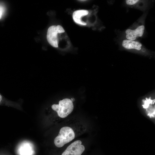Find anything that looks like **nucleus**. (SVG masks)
<instances>
[{"instance_id":"nucleus-10","label":"nucleus","mask_w":155,"mask_h":155,"mask_svg":"<svg viewBox=\"0 0 155 155\" xmlns=\"http://www.w3.org/2000/svg\"><path fill=\"white\" fill-rule=\"evenodd\" d=\"M2 16V13L1 11L0 10V19H1V18Z\"/></svg>"},{"instance_id":"nucleus-6","label":"nucleus","mask_w":155,"mask_h":155,"mask_svg":"<svg viewBox=\"0 0 155 155\" xmlns=\"http://www.w3.org/2000/svg\"><path fill=\"white\" fill-rule=\"evenodd\" d=\"M143 108L146 109L148 115L150 117L154 116L155 100L152 99L151 97L146 98L143 100Z\"/></svg>"},{"instance_id":"nucleus-5","label":"nucleus","mask_w":155,"mask_h":155,"mask_svg":"<svg viewBox=\"0 0 155 155\" xmlns=\"http://www.w3.org/2000/svg\"><path fill=\"white\" fill-rule=\"evenodd\" d=\"M144 26L142 25L139 26L135 30H127L125 31L127 39L129 40H134L137 37L142 36L144 33Z\"/></svg>"},{"instance_id":"nucleus-11","label":"nucleus","mask_w":155,"mask_h":155,"mask_svg":"<svg viewBox=\"0 0 155 155\" xmlns=\"http://www.w3.org/2000/svg\"><path fill=\"white\" fill-rule=\"evenodd\" d=\"M71 100L73 102L75 100V99L73 98H72L71 99Z\"/></svg>"},{"instance_id":"nucleus-3","label":"nucleus","mask_w":155,"mask_h":155,"mask_svg":"<svg viewBox=\"0 0 155 155\" xmlns=\"http://www.w3.org/2000/svg\"><path fill=\"white\" fill-rule=\"evenodd\" d=\"M65 30L60 25L52 26L48 28L46 38L49 43L53 47H58L57 34L63 33Z\"/></svg>"},{"instance_id":"nucleus-7","label":"nucleus","mask_w":155,"mask_h":155,"mask_svg":"<svg viewBox=\"0 0 155 155\" xmlns=\"http://www.w3.org/2000/svg\"><path fill=\"white\" fill-rule=\"evenodd\" d=\"M88 11L86 10H79L74 11L73 13V18L74 21L77 24L85 25L86 23L82 20V17L87 15Z\"/></svg>"},{"instance_id":"nucleus-4","label":"nucleus","mask_w":155,"mask_h":155,"mask_svg":"<svg viewBox=\"0 0 155 155\" xmlns=\"http://www.w3.org/2000/svg\"><path fill=\"white\" fill-rule=\"evenodd\" d=\"M80 140H76L70 144L61 155H81L85 150V147Z\"/></svg>"},{"instance_id":"nucleus-2","label":"nucleus","mask_w":155,"mask_h":155,"mask_svg":"<svg viewBox=\"0 0 155 155\" xmlns=\"http://www.w3.org/2000/svg\"><path fill=\"white\" fill-rule=\"evenodd\" d=\"M52 109L57 113L58 116L64 118L70 114L73 111V105L71 99L66 98L59 101V104H53Z\"/></svg>"},{"instance_id":"nucleus-12","label":"nucleus","mask_w":155,"mask_h":155,"mask_svg":"<svg viewBox=\"0 0 155 155\" xmlns=\"http://www.w3.org/2000/svg\"><path fill=\"white\" fill-rule=\"evenodd\" d=\"M2 99V97L1 96L0 94V102H1Z\"/></svg>"},{"instance_id":"nucleus-1","label":"nucleus","mask_w":155,"mask_h":155,"mask_svg":"<svg viewBox=\"0 0 155 155\" xmlns=\"http://www.w3.org/2000/svg\"><path fill=\"white\" fill-rule=\"evenodd\" d=\"M59 135L55 139L54 143L57 147H63L66 144L73 140L75 137V133L71 127L65 126L61 128L59 132Z\"/></svg>"},{"instance_id":"nucleus-8","label":"nucleus","mask_w":155,"mask_h":155,"mask_svg":"<svg viewBox=\"0 0 155 155\" xmlns=\"http://www.w3.org/2000/svg\"><path fill=\"white\" fill-rule=\"evenodd\" d=\"M122 46L127 49H135L140 50L142 44L140 42L127 39L124 40L122 42Z\"/></svg>"},{"instance_id":"nucleus-9","label":"nucleus","mask_w":155,"mask_h":155,"mask_svg":"<svg viewBox=\"0 0 155 155\" xmlns=\"http://www.w3.org/2000/svg\"><path fill=\"white\" fill-rule=\"evenodd\" d=\"M139 1L138 0H127L126 1V2L128 5H132L135 4Z\"/></svg>"}]
</instances>
